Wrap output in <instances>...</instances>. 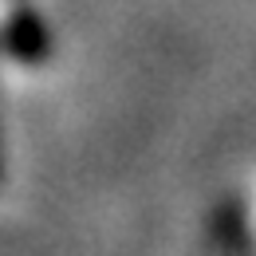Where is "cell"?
<instances>
[{"label":"cell","instance_id":"cell-1","mask_svg":"<svg viewBox=\"0 0 256 256\" xmlns=\"http://www.w3.org/2000/svg\"><path fill=\"white\" fill-rule=\"evenodd\" d=\"M4 52L20 64H40L52 52V36L44 28V20L36 16L32 8H12L4 20Z\"/></svg>","mask_w":256,"mask_h":256}]
</instances>
